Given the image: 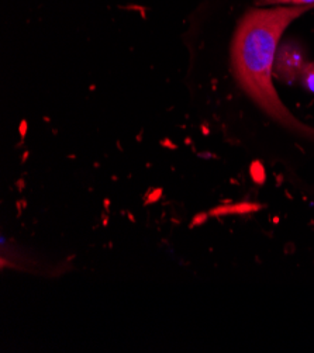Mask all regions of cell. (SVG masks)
<instances>
[{"mask_svg":"<svg viewBox=\"0 0 314 353\" xmlns=\"http://www.w3.org/2000/svg\"><path fill=\"white\" fill-rule=\"evenodd\" d=\"M308 6L255 8L241 17L234 31L230 58L233 75L246 94L273 121L314 141V128L299 121L279 99L272 82L277 47L285 30Z\"/></svg>","mask_w":314,"mask_h":353,"instance_id":"1","label":"cell"},{"mask_svg":"<svg viewBox=\"0 0 314 353\" xmlns=\"http://www.w3.org/2000/svg\"><path fill=\"white\" fill-rule=\"evenodd\" d=\"M257 8L273 6H308L314 8V0H257Z\"/></svg>","mask_w":314,"mask_h":353,"instance_id":"2","label":"cell"},{"mask_svg":"<svg viewBox=\"0 0 314 353\" xmlns=\"http://www.w3.org/2000/svg\"><path fill=\"white\" fill-rule=\"evenodd\" d=\"M303 82H304V86L310 90V92H314V68H308L306 72H304V77H303Z\"/></svg>","mask_w":314,"mask_h":353,"instance_id":"3","label":"cell"}]
</instances>
